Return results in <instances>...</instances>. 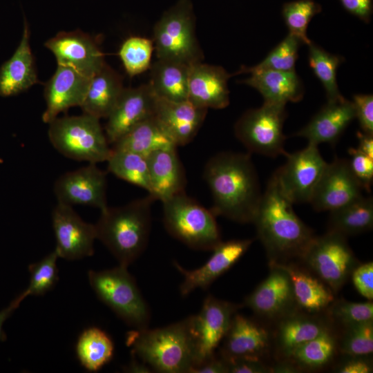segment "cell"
Segmentation results:
<instances>
[{"mask_svg": "<svg viewBox=\"0 0 373 373\" xmlns=\"http://www.w3.org/2000/svg\"><path fill=\"white\" fill-rule=\"evenodd\" d=\"M203 178L213 198L211 211L231 220L252 222L262 193L249 153L221 152L206 163Z\"/></svg>", "mask_w": 373, "mask_h": 373, "instance_id": "6da1fadb", "label": "cell"}, {"mask_svg": "<svg viewBox=\"0 0 373 373\" xmlns=\"http://www.w3.org/2000/svg\"><path fill=\"white\" fill-rule=\"evenodd\" d=\"M293 204L273 174L252 221L269 264L285 263L291 258H300L315 237L313 231L294 212Z\"/></svg>", "mask_w": 373, "mask_h": 373, "instance_id": "7a4b0ae2", "label": "cell"}, {"mask_svg": "<svg viewBox=\"0 0 373 373\" xmlns=\"http://www.w3.org/2000/svg\"><path fill=\"white\" fill-rule=\"evenodd\" d=\"M126 345L152 370L189 373L196 362V345L191 317L156 329H134Z\"/></svg>", "mask_w": 373, "mask_h": 373, "instance_id": "3957f363", "label": "cell"}, {"mask_svg": "<svg viewBox=\"0 0 373 373\" xmlns=\"http://www.w3.org/2000/svg\"><path fill=\"white\" fill-rule=\"evenodd\" d=\"M152 195L101 211L95 224L99 240L118 261L128 267L144 251L151 227Z\"/></svg>", "mask_w": 373, "mask_h": 373, "instance_id": "277c9868", "label": "cell"}, {"mask_svg": "<svg viewBox=\"0 0 373 373\" xmlns=\"http://www.w3.org/2000/svg\"><path fill=\"white\" fill-rule=\"evenodd\" d=\"M48 125L49 140L64 156L94 164L109 158L112 149L99 118L85 113L57 117Z\"/></svg>", "mask_w": 373, "mask_h": 373, "instance_id": "5b68a950", "label": "cell"}, {"mask_svg": "<svg viewBox=\"0 0 373 373\" xmlns=\"http://www.w3.org/2000/svg\"><path fill=\"white\" fill-rule=\"evenodd\" d=\"M166 231L182 243L197 250H213L222 242L216 215L185 192L162 202Z\"/></svg>", "mask_w": 373, "mask_h": 373, "instance_id": "8992f818", "label": "cell"}, {"mask_svg": "<svg viewBox=\"0 0 373 373\" xmlns=\"http://www.w3.org/2000/svg\"><path fill=\"white\" fill-rule=\"evenodd\" d=\"M88 277L97 297L126 324L134 329L148 327L151 318L149 305L127 267L90 270Z\"/></svg>", "mask_w": 373, "mask_h": 373, "instance_id": "52a82bcc", "label": "cell"}, {"mask_svg": "<svg viewBox=\"0 0 373 373\" xmlns=\"http://www.w3.org/2000/svg\"><path fill=\"white\" fill-rule=\"evenodd\" d=\"M152 40L157 59L189 66L201 62L203 59L195 32L194 19L186 2L162 17L154 27Z\"/></svg>", "mask_w": 373, "mask_h": 373, "instance_id": "ba28073f", "label": "cell"}, {"mask_svg": "<svg viewBox=\"0 0 373 373\" xmlns=\"http://www.w3.org/2000/svg\"><path fill=\"white\" fill-rule=\"evenodd\" d=\"M286 117L285 104L264 102L262 106L242 115L235 124V135L250 152L272 157L285 155Z\"/></svg>", "mask_w": 373, "mask_h": 373, "instance_id": "9c48e42d", "label": "cell"}, {"mask_svg": "<svg viewBox=\"0 0 373 373\" xmlns=\"http://www.w3.org/2000/svg\"><path fill=\"white\" fill-rule=\"evenodd\" d=\"M300 258L334 292L358 265L346 236L332 231L315 236Z\"/></svg>", "mask_w": 373, "mask_h": 373, "instance_id": "30bf717a", "label": "cell"}, {"mask_svg": "<svg viewBox=\"0 0 373 373\" xmlns=\"http://www.w3.org/2000/svg\"><path fill=\"white\" fill-rule=\"evenodd\" d=\"M285 156V164L274 173L280 189L293 204L309 203L327 162L318 146L309 143Z\"/></svg>", "mask_w": 373, "mask_h": 373, "instance_id": "8fae6325", "label": "cell"}, {"mask_svg": "<svg viewBox=\"0 0 373 373\" xmlns=\"http://www.w3.org/2000/svg\"><path fill=\"white\" fill-rule=\"evenodd\" d=\"M239 305L207 296L199 314L191 316L196 345V366L214 356V351L224 338Z\"/></svg>", "mask_w": 373, "mask_h": 373, "instance_id": "7c38bea8", "label": "cell"}, {"mask_svg": "<svg viewBox=\"0 0 373 373\" xmlns=\"http://www.w3.org/2000/svg\"><path fill=\"white\" fill-rule=\"evenodd\" d=\"M106 173L96 164L61 175L54 184V193L59 203L73 206H90L104 210L106 201Z\"/></svg>", "mask_w": 373, "mask_h": 373, "instance_id": "4fadbf2b", "label": "cell"}, {"mask_svg": "<svg viewBox=\"0 0 373 373\" xmlns=\"http://www.w3.org/2000/svg\"><path fill=\"white\" fill-rule=\"evenodd\" d=\"M52 223L56 239L55 250L59 258L74 260L94 254L95 226L84 221L72 206L57 202L52 210Z\"/></svg>", "mask_w": 373, "mask_h": 373, "instance_id": "5bb4252c", "label": "cell"}, {"mask_svg": "<svg viewBox=\"0 0 373 373\" xmlns=\"http://www.w3.org/2000/svg\"><path fill=\"white\" fill-rule=\"evenodd\" d=\"M363 190L348 160L336 157L327 163L309 203L316 211H332L361 197Z\"/></svg>", "mask_w": 373, "mask_h": 373, "instance_id": "9a60e30c", "label": "cell"}, {"mask_svg": "<svg viewBox=\"0 0 373 373\" xmlns=\"http://www.w3.org/2000/svg\"><path fill=\"white\" fill-rule=\"evenodd\" d=\"M44 46L55 55L57 65L70 67L88 77L105 64L96 42L80 30L59 32L48 39Z\"/></svg>", "mask_w": 373, "mask_h": 373, "instance_id": "2e32d148", "label": "cell"}, {"mask_svg": "<svg viewBox=\"0 0 373 373\" xmlns=\"http://www.w3.org/2000/svg\"><path fill=\"white\" fill-rule=\"evenodd\" d=\"M156 96L149 84L124 88L107 117L105 134L113 144L137 124L154 115Z\"/></svg>", "mask_w": 373, "mask_h": 373, "instance_id": "e0dca14e", "label": "cell"}, {"mask_svg": "<svg viewBox=\"0 0 373 373\" xmlns=\"http://www.w3.org/2000/svg\"><path fill=\"white\" fill-rule=\"evenodd\" d=\"M251 243L249 239L221 242L212 250L213 254L207 262L193 270L185 269L175 261L174 266L184 276L180 294L186 296L196 289H207L245 254Z\"/></svg>", "mask_w": 373, "mask_h": 373, "instance_id": "ac0fdd59", "label": "cell"}, {"mask_svg": "<svg viewBox=\"0 0 373 373\" xmlns=\"http://www.w3.org/2000/svg\"><path fill=\"white\" fill-rule=\"evenodd\" d=\"M90 78L70 67L57 65L55 73L45 85L46 107L42 121L48 124L60 113L73 106H80Z\"/></svg>", "mask_w": 373, "mask_h": 373, "instance_id": "d6986e66", "label": "cell"}, {"mask_svg": "<svg viewBox=\"0 0 373 373\" xmlns=\"http://www.w3.org/2000/svg\"><path fill=\"white\" fill-rule=\"evenodd\" d=\"M208 109L198 106L189 99L176 102L156 97L154 117L178 146L192 141Z\"/></svg>", "mask_w": 373, "mask_h": 373, "instance_id": "ffe728a7", "label": "cell"}, {"mask_svg": "<svg viewBox=\"0 0 373 373\" xmlns=\"http://www.w3.org/2000/svg\"><path fill=\"white\" fill-rule=\"evenodd\" d=\"M231 76L219 66L202 61L190 66L188 99L207 109L226 108L229 104L228 80Z\"/></svg>", "mask_w": 373, "mask_h": 373, "instance_id": "44dd1931", "label": "cell"}, {"mask_svg": "<svg viewBox=\"0 0 373 373\" xmlns=\"http://www.w3.org/2000/svg\"><path fill=\"white\" fill-rule=\"evenodd\" d=\"M271 271L245 300L246 306L259 316L274 318L283 315L295 303L290 278L276 263Z\"/></svg>", "mask_w": 373, "mask_h": 373, "instance_id": "7402d4cb", "label": "cell"}, {"mask_svg": "<svg viewBox=\"0 0 373 373\" xmlns=\"http://www.w3.org/2000/svg\"><path fill=\"white\" fill-rule=\"evenodd\" d=\"M355 117L352 102L345 98L327 102L295 135L305 137L309 144L316 146L322 143L333 145Z\"/></svg>", "mask_w": 373, "mask_h": 373, "instance_id": "603a6c76", "label": "cell"}, {"mask_svg": "<svg viewBox=\"0 0 373 373\" xmlns=\"http://www.w3.org/2000/svg\"><path fill=\"white\" fill-rule=\"evenodd\" d=\"M239 73H249L242 83L256 89L265 102L285 104L300 101L304 95L302 81L295 70L280 71L258 70L242 66Z\"/></svg>", "mask_w": 373, "mask_h": 373, "instance_id": "cb8c5ba5", "label": "cell"}, {"mask_svg": "<svg viewBox=\"0 0 373 373\" xmlns=\"http://www.w3.org/2000/svg\"><path fill=\"white\" fill-rule=\"evenodd\" d=\"M146 158L151 184L149 194L162 202L184 192L186 180L176 148L157 150Z\"/></svg>", "mask_w": 373, "mask_h": 373, "instance_id": "d4e9b609", "label": "cell"}, {"mask_svg": "<svg viewBox=\"0 0 373 373\" xmlns=\"http://www.w3.org/2000/svg\"><path fill=\"white\" fill-rule=\"evenodd\" d=\"M38 80L30 45V30L25 21L19 46L12 56L0 68V95H17L37 84Z\"/></svg>", "mask_w": 373, "mask_h": 373, "instance_id": "484cf974", "label": "cell"}, {"mask_svg": "<svg viewBox=\"0 0 373 373\" xmlns=\"http://www.w3.org/2000/svg\"><path fill=\"white\" fill-rule=\"evenodd\" d=\"M222 357L260 358L269 346L268 332L251 320L236 314L225 336Z\"/></svg>", "mask_w": 373, "mask_h": 373, "instance_id": "4316f807", "label": "cell"}, {"mask_svg": "<svg viewBox=\"0 0 373 373\" xmlns=\"http://www.w3.org/2000/svg\"><path fill=\"white\" fill-rule=\"evenodd\" d=\"M124 87L119 75L106 63L91 78L80 106L83 113L107 118Z\"/></svg>", "mask_w": 373, "mask_h": 373, "instance_id": "83f0119b", "label": "cell"}, {"mask_svg": "<svg viewBox=\"0 0 373 373\" xmlns=\"http://www.w3.org/2000/svg\"><path fill=\"white\" fill-rule=\"evenodd\" d=\"M189 68L180 62L157 59L149 68V85L157 97L176 102L187 100Z\"/></svg>", "mask_w": 373, "mask_h": 373, "instance_id": "f1b7e54d", "label": "cell"}, {"mask_svg": "<svg viewBox=\"0 0 373 373\" xmlns=\"http://www.w3.org/2000/svg\"><path fill=\"white\" fill-rule=\"evenodd\" d=\"M276 264L288 274L295 303L303 309L318 312L334 302L332 291L323 281L293 265L286 262Z\"/></svg>", "mask_w": 373, "mask_h": 373, "instance_id": "f546056e", "label": "cell"}, {"mask_svg": "<svg viewBox=\"0 0 373 373\" xmlns=\"http://www.w3.org/2000/svg\"><path fill=\"white\" fill-rule=\"evenodd\" d=\"M172 148L177 146L153 115L119 139L111 149L128 151L146 157L157 150Z\"/></svg>", "mask_w": 373, "mask_h": 373, "instance_id": "4dcf8cb0", "label": "cell"}, {"mask_svg": "<svg viewBox=\"0 0 373 373\" xmlns=\"http://www.w3.org/2000/svg\"><path fill=\"white\" fill-rule=\"evenodd\" d=\"M329 231L345 236L359 234L373 227V198L363 195L354 201L330 211Z\"/></svg>", "mask_w": 373, "mask_h": 373, "instance_id": "1f68e13d", "label": "cell"}, {"mask_svg": "<svg viewBox=\"0 0 373 373\" xmlns=\"http://www.w3.org/2000/svg\"><path fill=\"white\" fill-rule=\"evenodd\" d=\"M114 345L110 336L99 328L84 330L76 344V353L82 365L90 372H96L112 358Z\"/></svg>", "mask_w": 373, "mask_h": 373, "instance_id": "d6a6232c", "label": "cell"}, {"mask_svg": "<svg viewBox=\"0 0 373 373\" xmlns=\"http://www.w3.org/2000/svg\"><path fill=\"white\" fill-rule=\"evenodd\" d=\"M327 330V327L314 318L300 315L288 316L280 323L278 343L281 350L288 356L296 347Z\"/></svg>", "mask_w": 373, "mask_h": 373, "instance_id": "836d02e7", "label": "cell"}, {"mask_svg": "<svg viewBox=\"0 0 373 373\" xmlns=\"http://www.w3.org/2000/svg\"><path fill=\"white\" fill-rule=\"evenodd\" d=\"M106 162L109 172L150 193L151 184L146 157L128 151L112 149Z\"/></svg>", "mask_w": 373, "mask_h": 373, "instance_id": "e575fe53", "label": "cell"}, {"mask_svg": "<svg viewBox=\"0 0 373 373\" xmlns=\"http://www.w3.org/2000/svg\"><path fill=\"white\" fill-rule=\"evenodd\" d=\"M343 57L331 54L312 41L308 45L309 66L322 83L327 102L342 101L336 81V70L343 61Z\"/></svg>", "mask_w": 373, "mask_h": 373, "instance_id": "d590c367", "label": "cell"}, {"mask_svg": "<svg viewBox=\"0 0 373 373\" xmlns=\"http://www.w3.org/2000/svg\"><path fill=\"white\" fill-rule=\"evenodd\" d=\"M335 350V339L328 329L296 347L288 356L299 365L316 368L327 363Z\"/></svg>", "mask_w": 373, "mask_h": 373, "instance_id": "8d00e7d4", "label": "cell"}, {"mask_svg": "<svg viewBox=\"0 0 373 373\" xmlns=\"http://www.w3.org/2000/svg\"><path fill=\"white\" fill-rule=\"evenodd\" d=\"M153 50L152 39L131 36L124 41L118 54L126 72L133 77L150 68Z\"/></svg>", "mask_w": 373, "mask_h": 373, "instance_id": "74e56055", "label": "cell"}, {"mask_svg": "<svg viewBox=\"0 0 373 373\" xmlns=\"http://www.w3.org/2000/svg\"><path fill=\"white\" fill-rule=\"evenodd\" d=\"M58 258L54 250L39 261L28 266L30 283L27 289L22 292L26 298L31 295H43L54 287L59 279L57 266Z\"/></svg>", "mask_w": 373, "mask_h": 373, "instance_id": "f35d334b", "label": "cell"}, {"mask_svg": "<svg viewBox=\"0 0 373 373\" xmlns=\"http://www.w3.org/2000/svg\"><path fill=\"white\" fill-rule=\"evenodd\" d=\"M318 11V8L312 0H299L286 4L283 15L289 29V34L308 46L312 41L307 35V26Z\"/></svg>", "mask_w": 373, "mask_h": 373, "instance_id": "ab89813d", "label": "cell"}, {"mask_svg": "<svg viewBox=\"0 0 373 373\" xmlns=\"http://www.w3.org/2000/svg\"><path fill=\"white\" fill-rule=\"evenodd\" d=\"M301 44L297 37L288 34L261 62L251 68L258 70H294Z\"/></svg>", "mask_w": 373, "mask_h": 373, "instance_id": "60d3db41", "label": "cell"}, {"mask_svg": "<svg viewBox=\"0 0 373 373\" xmlns=\"http://www.w3.org/2000/svg\"><path fill=\"white\" fill-rule=\"evenodd\" d=\"M341 343V352L352 356H364L373 352V323L347 326Z\"/></svg>", "mask_w": 373, "mask_h": 373, "instance_id": "b9f144b4", "label": "cell"}, {"mask_svg": "<svg viewBox=\"0 0 373 373\" xmlns=\"http://www.w3.org/2000/svg\"><path fill=\"white\" fill-rule=\"evenodd\" d=\"M330 315L336 321L347 326L373 320V303L340 300L330 307Z\"/></svg>", "mask_w": 373, "mask_h": 373, "instance_id": "7bdbcfd3", "label": "cell"}, {"mask_svg": "<svg viewBox=\"0 0 373 373\" xmlns=\"http://www.w3.org/2000/svg\"><path fill=\"white\" fill-rule=\"evenodd\" d=\"M350 169L363 190L371 191L373 182V158L355 148L349 149Z\"/></svg>", "mask_w": 373, "mask_h": 373, "instance_id": "ee69618b", "label": "cell"}, {"mask_svg": "<svg viewBox=\"0 0 373 373\" xmlns=\"http://www.w3.org/2000/svg\"><path fill=\"white\" fill-rule=\"evenodd\" d=\"M355 115L363 133L373 135V96L370 94H357L352 101Z\"/></svg>", "mask_w": 373, "mask_h": 373, "instance_id": "f6af8a7d", "label": "cell"}, {"mask_svg": "<svg viewBox=\"0 0 373 373\" xmlns=\"http://www.w3.org/2000/svg\"><path fill=\"white\" fill-rule=\"evenodd\" d=\"M353 284L358 292L368 300L373 299V263L358 265L351 274Z\"/></svg>", "mask_w": 373, "mask_h": 373, "instance_id": "bcb514c9", "label": "cell"}, {"mask_svg": "<svg viewBox=\"0 0 373 373\" xmlns=\"http://www.w3.org/2000/svg\"><path fill=\"white\" fill-rule=\"evenodd\" d=\"M226 360V359H225ZM228 363L229 372L231 373H265L270 372L260 358H240L226 360Z\"/></svg>", "mask_w": 373, "mask_h": 373, "instance_id": "7dc6e473", "label": "cell"}, {"mask_svg": "<svg viewBox=\"0 0 373 373\" xmlns=\"http://www.w3.org/2000/svg\"><path fill=\"white\" fill-rule=\"evenodd\" d=\"M229 372L227 361L216 358L214 356L193 367L189 373H227Z\"/></svg>", "mask_w": 373, "mask_h": 373, "instance_id": "c3c4849f", "label": "cell"}, {"mask_svg": "<svg viewBox=\"0 0 373 373\" xmlns=\"http://www.w3.org/2000/svg\"><path fill=\"white\" fill-rule=\"evenodd\" d=\"M344 8L352 14L367 21L372 10L371 0H340Z\"/></svg>", "mask_w": 373, "mask_h": 373, "instance_id": "681fc988", "label": "cell"}, {"mask_svg": "<svg viewBox=\"0 0 373 373\" xmlns=\"http://www.w3.org/2000/svg\"><path fill=\"white\" fill-rule=\"evenodd\" d=\"M341 365L336 370L339 373H370L372 372L370 362L363 358V356H353Z\"/></svg>", "mask_w": 373, "mask_h": 373, "instance_id": "f907efd6", "label": "cell"}, {"mask_svg": "<svg viewBox=\"0 0 373 373\" xmlns=\"http://www.w3.org/2000/svg\"><path fill=\"white\" fill-rule=\"evenodd\" d=\"M26 297L21 293L13 300L8 306L0 310V341H4L7 338L6 334L3 329L5 321L11 316L15 310L18 308L20 303Z\"/></svg>", "mask_w": 373, "mask_h": 373, "instance_id": "816d5d0a", "label": "cell"}, {"mask_svg": "<svg viewBox=\"0 0 373 373\" xmlns=\"http://www.w3.org/2000/svg\"><path fill=\"white\" fill-rule=\"evenodd\" d=\"M356 137L358 140V146L356 149L373 158V135L358 131Z\"/></svg>", "mask_w": 373, "mask_h": 373, "instance_id": "f5cc1de1", "label": "cell"}, {"mask_svg": "<svg viewBox=\"0 0 373 373\" xmlns=\"http://www.w3.org/2000/svg\"><path fill=\"white\" fill-rule=\"evenodd\" d=\"M124 370L131 373H150L153 372L147 364L143 361H139L135 358L124 368Z\"/></svg>", "mask_w": 373, "mask_h": 373, "instance_id": "db71d44e", "label": "cell"}, {"mask_svg": "<svg viewBox=\"0 0 373 373\" xmlns=\"http://www.w3.org/2000/svg\"><path fill=\"white\" fill-rule=\"evenodd\" d=\"M271 372L275 373H295L299 372V369L291 362H281L276 364L271 369Z\"/></svg>", "mask_w": 373, "mask_h": 373, "instance_id": "11a10c76", "label": "cell"}, {"mask_svg": "<svg viewBox=\"0 0 373 373\" xmlns=\"http://www.w3.org/2000/svg\"><path fill=\"white\" fill-rule=\"evenodd\" d=\"M3 162V160L2 159L0 158V163H2Z\"/></svg>", "mask_w": 373, "mask_h": 373, "instance_id": "9f6ffc18", "label": "cell"}]
</instances>
